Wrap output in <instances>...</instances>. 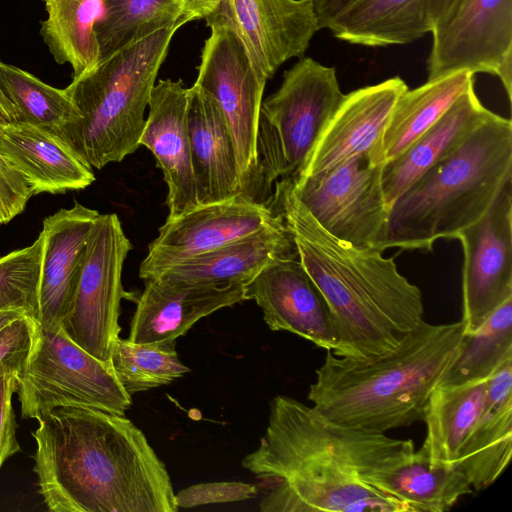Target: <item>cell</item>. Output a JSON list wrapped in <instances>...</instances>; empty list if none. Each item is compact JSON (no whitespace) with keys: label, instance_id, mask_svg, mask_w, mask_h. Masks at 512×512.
<instances>
[{"label":"cell","instance_id":"6da1fadb","mask_svg":"<svg viewBox=\"0 0 512 512\" xmlns=\"http://www.w3.org/2000/svg\"><path fill=\"white\" fill-rule=\"evenodd\" d=\"M269 408L258 447L241 462L272 483L262 512H413L382 491L412 458L411 439L335 423L286 395Z\"/></svg>","mask_w":512,"mask_h":512},{"label":"cell","instance_id":"7a4b0ae2","mask_svg":"<svg viewBox=\"0 0 512 512\" xmlns=\"http://www.w3.org/2000/svg\"><path fill=\"white\" fill-rule=\"evenodd\" d=\"M276 184L274 202L298 259L322 293L339 340V357L371 360L397 349L424 321L420 289L382 251L341 241L325 231L292 192Z\"/></svg>","mask_w":512,"mask_h":512},{"label":"cell","instance_id":"3957f363","mask_svg":"<svg viewBox=\"0 0 512 512\" xmlns=\"http://www.w3.org/2000/svg\"><path fill=\"white\" fill-rule=\"evenodd\" d=\"M33 471L52 512H126L151 478L143 432L125 415L57 407L37 419Z\"/></svg>","mask_w":512,"mask_h":512},{"label":"cell","instance_id":"277c9868","mask_svg":"<svg viewBox=\"0 0 512 512\" xmlns=\"http://www.w3.org/2000/svg\"><path fill=\"white\" fill-rule=\"evenodd\" d=\"M461 321H423L400 346L362 360L326 351L308 399L327 419L368 431H386L423 420L432 390L457 355Z\"/></svg>","mask_w":512,"mask_h":512},{"label":"cell","instance_id":"5b68a950","mask_svg":"<svg viewBox=\"0 0 512 512\" xmlns=\"http://www.w3.org/2000/svg\"><path fill=\"white\" fill-rule=\"evenodd\" d=\"M512 176V122L491 111L465 141L390 206L381 245L432 251L481 218Z\"/></svg>","mask_w":512,"mask_h":512},{"label":"cell","instance_id":"8992f818","mask_svg":"<svg viewBox=\"0 0 512 512\" xmlns=\"http://www.w3.org/2000/svg\"><path fill=\"white\" fill-rule=\"evenodd\" d=\"M180 21L139 38L65 88L79 119L57 135L91 167L122 161L140 146L145 110Z\"/></svg>","mask_w":512,"mask_h":512},{"label":"cell","instance_id":"52a82bcc","mask_svg":"<svg viewBox=\"0 0 512 512\" xmlns=\"http://www.w3.org/2000/svg\"><path fill=\"white\" fill-rule=\"evenodd\" d=\"M344 96L335 68L310 57L284 72L278 90L260 107L258 175L266 189L301 173Z\"/></svg>","mask_w":512,"mask_h":512},{"label":"cell","instance_id":"ba28073f","mask_svg":"<svg viewBox=\"0 0 512 512\" xmlns=\"http://www.w3.org/2000/svg\"><path fill=\"white\" fill-rule=\"evenodd\" d=\"M16 392L23 419L37 420L62 406L125 415L132 404L111 363L89 354L61 328L47 331L39 325Z\"/></svg>","mask_w":512,"mask_h":512},{"label":"cell","instance_id":"9c48e42d","mask_svg":"<svg viewBox=\"0 0 512 512\" xmlns=\"http://www.w3.org/2000/svg\"><path fill=\"white\" fill-rule=\"evenodd\" d=\"M131 249L117 214H99L60 323L67 337L105 363H111L112 347L121 330L122 270Z\"/></svg>","mask_w":512,"mask_h":512},{"label":"cell","instance_id":"30bf717a","mask_svg":"<svg viewBox=\"0 0 512 512\" xmlns=\"http://www.w3.org/2000/svg\"><path fill=\"white\" fill-rule=\"evenodd\" d=\"M382 168L370 153L356 155L326 171L290 179L295 197L335 238L382 251L389 208Z\"/></svg>","mask_w":512,"mask_h":512},{"label":"cell","instance_id":"8fae6325","mask_svg":"<svg viewBox=\"0 0 512 512\" xmlns=\"http://www.w3.org/2000/svg\"><path fill=\"white\" fill-rule=\"evenodd\" d=\"M194 84L207 91L221 108L231 130L240 175L249 194L258 175L257 132L267 78L253 65L243 43L229 28L210 27Z\"/></svg>","mask_w":512,"mask_h":512},{"label":"cell","instance_id":"7c38bea8","mask_svg":"<svg viewBox=\"0 0 512 512\" xmlns=\"http://www.w3.org/2000/svg\"><path fill=\"white\" fill-rule=\"evenodd\" d=\"M428 80L467 70L497 76L512 96V0H459L432 30Z\"/></svg>","mask_w":512,"mask_h":512},{"label":"cell","instance_id":"4fadbf2b","mask_svg":"<svg viewBox=\"0 0 512 512\" xmlns=\"http://www.w3.org/2000/svg\"><path fill=\"white\" fill-rule=\"evenodd\" d=\"M455 238L464 255L460 321L469 334L512 298V176L484 215Z\"/></svg>","mask_w":512,"mask_h":512},{"label":"cell","instance_id":"5bb4252c","mask_svg":"<svg viewBox=\"0 0 512 512\" xmlns=\"http://www.w3.org/2000/svg\"><path fill=\"white\" fill-rule=\"evenodd\" d=\"M279 217L265 203L240 193L167 218L148 246L139 266V277L143 280L157 277L183 261L261 231Z\"/></svg>","mask_w":512,"mask_h":512},{"label":"cell","instance_id":"9a60e30c","mask_svg":"<svg viewBox=\"0 0 512 512\" xmlns=\"http://www.w3.org/2000/svg\"><path fill=\"white\" fill-rule=\"evenodd\" d=\"M205 20L208 27L231 29L268 80L283 63L302 57L320 30L311 0H222Z\"/></svg>","mask_w":512,"mask_h":512},{"label":"cell","instance_id":"2e32d148","mask_svg":"<svg viewBox=\"0 0 512 512\" xmlns=\"http://www.w3.org/2000/svg\"><path fill=\"white\" fill-rule=\"evenodd\" d=\"M246 300H254L272 331H288L316 346L339 350L328 305L298 258L272 262L244 285Z\"/></svg>","mask_w":512,"mask_h":512},{"label":"cell","instance_id":"e0dca14e","mask_svg":"<svg viewBox=\"0 0 512 512\" xmlns=\"http://www.w3.org/2000/svg\"><path fill=\"white\" fill-rule=\"evenodd\" d=\"M144 282L128 336L137 343L176 340L201 318L246 301L242 283L189 282L163 276Z\"/></svg>","mask_w":512,"mask_h":512},{"label":"cell","instance_id":"ac0fdd59","mask_svg":"<svg viewBox=\"0 0 512 512\" xmlns=\"http://www.w3.org/2000/svg\"><path fill=\"white\" fill-rule=\"evenodd\" d=\"M188 88L182 80H159L148 103L149 114L140 145L149 149L163 173L168 188L167 218L198 206L191 144L187 125Z\"/></svg>","mask_w":512,"mask_h":512},{"label":"cell","instance_id":"d6986e66","mask_svg":"<svg viewBox=\"0 0 512 512\" xmlns=\"http://www.w3.org/2000/svg\"><path fill=\"white\" fill-rule=\"evenodd\" d=\"M407 89L395 76L345 94L298 176L326 171L356 155L371 153L399 96Z\"/></svg>","mask_w":512,"mask_h":512},{"label":"cell","instance_id":"ffe728a7","mask_svg":"<svg viewBox=\"0 0 512 512\" xmlns=\"http://www.w3.org/2000/svg\"><path fill=\"white\" fill-rule=\"evenodd\" d=\"M0 154L34 195L82 190L95 180L92 167L66 141L25 121L0 123Z\"/></svg>","mask_w":512,"mask_h":512},{"label":"cell","instance_id":"44dd1931","mask_svg":"<svg viewBox=\"0 0 512 512\" xmlns=\"http://www.w3.org/2000/svg\"><path fill=\"white\" fill-rule=\"evenodd\" d=\"M187 125L199 205L246 193L226 118L216 100L196 84L188 88Z\"/></svg>","mask_w":512,"mask_h":512},{"label":"cell","instance_id":"7402d4cb","mask_svg":"<svg viewBox=\"0 0 512 512\" xmlns=\"http://www.w3.org/2000/svg\"><path fill=\"white\" fill-rule=\"evenodd\" d=\"M99 215L97 210L75 201L43 220L39 283L38 325L47 331L60 329L80 259Z\"/></svg>","mask_w":512,"mask_h":512},{"label":"cell","instance_id":"603a6c76","mask_svg":"<svg viewBox=\"0 0 512 512\" xmlns=\"http://www.w3.org/2000/svg\"><path fill=\"white\" fill-rule=\"evenodd\" d=\"M512 455V360L488 380L482 411L470 431L457 466L473 491L490 487Z\"/></svg>","mask_w":512,"mask_h":512},{"label":"cell","instance_id":"cb8c5ba5","mask_svg":"<svg viewBox=\"0 0 512 512\" xmlns=\"http://www.w3.org/2000/svg\"><path fill=\"white\" fill-rule=\"evenodd\" d=\"M491 113L472 84L429 129L382 168L388 208L421 175L454 152Z\"/></svg>","mask_w":512,"mask_h":512},{"label":"cell","instance_id":"d4e9b609","mask_svg":"<svg viewBox=\"0 0 512 512\" xmlns=\"http://www.w3.org/2000/svg\"><path fill=\"white\" fill-rule=\"evenodd\" d=\"M288 258H298V255L280 214L278 220L261 231L183 261L159 276L189 282L245 285L267 265Z\"/></svg>","mask_w":512,"mask_h":512},{"label":"cell","instance_id":"484cf974","mask_svg":"<svg viewBox=\"0 0 512 512\" xmlns=\"http://www.w3.org/2000/svg\"><path fill=\"white\" fill-rule=\"evenodd\" d=\"M474 75L467 70L457 71L404 91L392 110L378 146L370 153L372 161L384 165L403 153L475 83Z\"/></svg>","mask_w":512,"mask_h":512},{"label":"cell","instance_id":"4316f807","mask_svg":"<svg viewBox=\"0 0 512 512\" xmlns=\"http://www.w3.org/2000/svg\"><path fill=\"white\" fill-rule=\"evenodd\" d=\"M431 0H359L329 28L350 44H407L431 33Z\"/></svg>","mask_w":512,"mask_h":512},{"label":"cell","instance_id":"83f0119b","mask_svg":"<svg viewBox=\"0 0 512 512\" xmlns=\"http://www.w3.org/2000/svg\"><path fill=\"white\" fill-rule=\"evenodd\" d=\"M487 381L457 387L436 386L426 404L427 427L420 451L433 467L457 466L463 445L485 400Z\"/></svg>","mask_w":512,"mask_h":512},{"label":"cell","instance_id":"f1b7e54d","mask_svg":"<svg viewBox=\"0 0 512 512\" xmlns=\"http://www.w3.org/2000/svg\"><path fill=\"white\" fill-rule=\"evenodd\" d=\"M47 17L39 33L53 59L69 64L73 79L99 62L95 25L103 13V0H42Z\"/></svg>","mask_w":512,"mask_h":512},{"label":"cell","instance_id":"f546056e","mask_svg":"<svg viewBox=\"0 0 512 512\" xmlns=\"http://www.w3.org/2000/svg\"><path fill=\"white\" fill-rule=\"evenodd\" d=\"M512 360V298L473 333L464 334L453 362L437 386L457 387L487 381Z\"/></svg>","mask_w":512,"mask_h":512},{"label":"cell","instance_id":"4dcf8cb0","mask_svg":"<svg viewBox=\"0 0 512 512\" xmlns=\"http://www.w3.org/2000/svg\"><path fill=\"white\" fill-rule=\"evenodd\" d=\"M382 491L413 512H444L474 491L458 466L433 467L420 450L385 482Z\"/></svg>","mask_w":512,"mask_h":512},{"label":"cell","instance_id":"1f68e13d","mask_svg":"<svg viewBox=\"0 0 512 512\" xmlns=\"http://www.w3.org/2000/svg\"><path fill=\"white\" fill-rule=\"evenodd\" d=\"M180 21L184 22L174 0H103V13L94 29L99 61L139 38Z\"/></svg>","mask_w":512,"mask_h":512},{"label":"cell","instance_id":"d6a6232c","mask_svg":"<svg viewBox=\"0 0 512 512\" xmlns=\"http://www.w3.org/2000/svg\"><path fill=\"white\" fill-rule=\"evenodd\" d=\"M0 86L17 110L18 120L58 134L79 119L65 88L50 86L30 72L1 59Z\"/></svg>","mask_w":512,"mask_h":512},{"label":"cell","instance_id":"836d02e7","mask_svg":"<svg viewBox=\"0 0 512 512\" xmlns=\"http://www.w3.org/2000/svg\"><path fill=\"white\" fill-rule=\"evenodd\" d=\"M110 362L129 395L167 385L188 373L176 351L175 340L137 343L117 338Z\"/></svg>","mask_w":512,"mask_h":512},{"label":"cell","instance_id":"e575fe53","mask_svg":"<svg viewBox=\"0 0 512 512\" xmlns=\"http://www.w3.org/2000/svg\"><path fill=\"white\" fill-rule=\"evenodd\" d=\"M43 241L38 238L0 258V311L24 310L38 322Z\"/></svg>","mask_w":512,"mask_h":512},{"label":"cell","instance_id":"d590c367","mask_svg":"<svg viewBox=\"0 0 512 512\" xmlns=\"http://www.w3.org/2000/svg\"><path fill=\"white\" fill-rule=\"evenodd\" d=\"M38 322L25 314L0 331V377L21 376L33 346Z\"/></svg>","mask_w":512,"mask_h":512},{"label":"cell","instance_id":"8d00e7d4","mask_svg":"<svg viewBox=\"0 0 512 512\" xmlns=\"http://www.w3.org/2000/svg\"><path fill=\"white\" fill-rule=\"evenodd\" d=\"M256 486L240 481L206 482L188 486L175 494L178 508L228 503L255 497Z\"/></svg>","mask_w":512,"mask_h":512},{"label":"cell","instance_id":"74e56055","mask_svg":"<svg viewBox=\"0 0 512 512\" xmlns=\"http://www.w3.org/2000/svg\"><path fill=\"white\" fill-rule=\"evenodd\" d=\"M33 195L25 178L0 154V224L21 214Z\"/></svg>","mask_w":512,"mask_h":512},{"label":"cell","instance_id":"f35d334b","mask_svg":"<svg viewBox=\"0 0 512 512\" xmlns=\"http://www.w3.org/2000/svg\"><path fill=\"white\" fill-rule=\"evenodd\" d=\"M18 380L16 374L0 377V469L8 458L20 451L12 407V396L17 391Z\"/></svg>","mask_w":512,"mask_h":512},{"label":"cell","instance_id":"ab89813d","mask_svg":"<svg viewBox=\"0 0 512 512\" xmlns=\"http://www.w3.org/2000/svg\"><path fill=\"white\" fill-rule=\"evenodd\" d=\"M359 0H311L319 29L330 28L332 23Z\"/></svg>","mask_w":512,"mask_h":512},{"label":"cell","instance_id":"60d3db41","mask_svg":"<svg viewBox=\"0 0 512 512\" xmlns=\"http://www.w3.org/2000/svg\"><path fill=\"white\" fill-rule=\"evenodd\" d=\"M184 22L206 19L212 15L222 0H174Z\"/></svg>","mask_w":512,"mask_h":512},{"label":"cell","instance_id":"b9f144b4","mask_svg":"<svg viewBox=\"0 0 512 512\" xmlns=\"http://www.w3.org/2000/svg\"><path fill=\"white\" fill-rule=\"evenodd\" d=\"M459 0H431V21L433 29L444 21Z\"/></svg>","mask_w":512,"mask_h":512},{"label":"cell","instance_id":"7bdbcfd3","mask_svg":"<svg viewBox=\"0 0 512 512\" xmlns=\"http://www.w3.org/2000/svg\"><path fill=\"white\" fill-rule=\"evenodd\" d=\"M17 120V110L0 86V123H10Z\"/></svg>","mask_w":512,"mask_h":512},{"label":"cell","instance_id":"ee69618b","mask_svg":"<svg viewBox=\"0 0 512 512\" xmlns=\"http://www.w3.org/2000/svg\"><path fill=\"white\" fill-rule=\"evenodd\" d=\"M27 314L24 310H2L0 311V331L21 316ZM28 315V314H27Z\"/></svg>","mask_w":512,"mask_h":512}]
</instances>
